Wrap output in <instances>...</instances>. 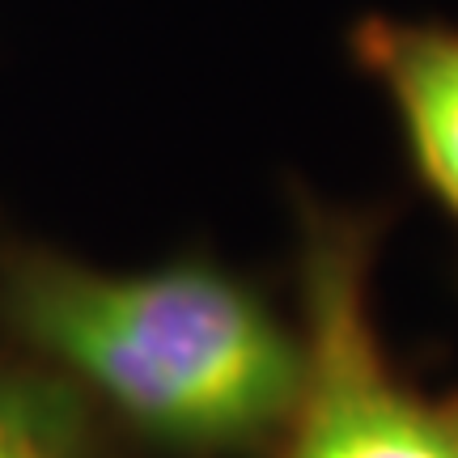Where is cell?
<instances>
[{
	"label": "cell",
	"instance_id": "1",
	"mask_svg": "<svg viewBox=\"0 0 458 458\" xmlns=\"http://www.w3.org/2000/svg\"><path fill=\"white\" fill-rule=\"evenodd\" d=\"M13 318L131 428L187 454L280 437L301 391V331L204 255L145 272L38 263Z\"/></svg>",
	"mask_w": 458,
	"mask_h": 458
},
{
	"label": "cell",
	"instance_id": "2",
	"mask_svg": "<svg viewBox=\"0 0 458 458\" xmlns=\"http://www.w3.org/2000/svg\"><path fill=\"white\" fill-rule=\"evenodd\" d=\"M297 229L301 391L276 458H458V386L428 391L408 377L377 323L386 216L306 196Z\"/></svg>",
	"mask_w": 458,
	"mask_h": 458
},
{
	"label": "cell",
	"instance_id": "3",
	"mask_svg": "<svg viewBox=\"0 0 458 458\" xmlns=\"http://www.w3.org/2000/svg\"><path fill=\"white\" fill-rule=\"evenodd\" d=\"M348 55L391 106L416 187L458 229V21L365 13Z\"/></svg>",
	"mask_w": 458,
	"mask_h": 458
},
{
	"label": "cell",
	"instance_id": "4",
	"mask_svg": "<svg viewBox=\"0 0 458 458\" xmlns=\"http://www.w3.org/2000/svg\"><path fill=\"white\" fill-rule=\"evenodd\" d=\"M0 458H89V445L55 391L0 374Z\"/></svg>",
	"mask_w": 458,
	"mask_h": 458
}]
</instances>
